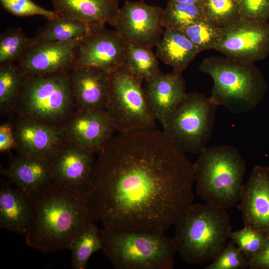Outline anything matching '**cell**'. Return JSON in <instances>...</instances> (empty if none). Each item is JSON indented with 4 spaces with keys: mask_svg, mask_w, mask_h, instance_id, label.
<instances>
[{
    "mask_svg": "<svg viewBox=\"0 0 269 269\" xmlns=\"http://www.w3.org/2000/svg\"><path fill=\"white\" fill-rule=\"evenodd\" d=\"M193 164L162 132L118 133L97 154L86 197L103 228L165 232L194 203Z\"/></svg>",
    "mask_w": 269,
    "mask_h": 269,
    "instance_id": "6da1fadb",
    "label": "cell"
},
{
    "mask_svg": "<svg viewBox=\"0 0 269 269\" xmlns=\"http://www.w3.org/2000/svg\"><path fill=\"white\" fill-rule=\"evenodd\" d=\"M33 218L26 244L44 254L68 249L95 222L86 195L52 181L31 194Z\"/></svg>",
    "mask_w": 269,
    "mask_h": 269,
    "instance_id": "7a4b0ae2",
    "label": "cell"
},
{
    "mask_svg": "<svg viewBox=\"0 0 269 269\" xmlns=\"http://www.w3.org/2000/svg\"><path fill=\"white\" fill-rule=\"evenodd\" d=\"M176 253L190 265L211 263L226 247L232 226L226 209L210 203H193L174 226Z\"/></svg>",
    "mask_w": 269,
    "mask_h": 269,
    "instance_id": "3957f363",
    "label": "cell"
},
{
    "mask_svg": "<svg viewBox=\"0 0 269 269\" xmlns=\"http://www.w3.org/2000/svg\"><path fill=\"white\" fill-rule=\"evenodd\" d=\"M199 69L213 80L212 101L232 114H242L255 109L268 89L263 74L253 63L212 56L204 59Z\"/></svg>",
    "mask_w": 269,
    "mask_h": 269,
    "instance_id": "277c9868",
    "label": "cell"
},
{
    "mask_svg": "<svg viewBox=\"0 0 269 269\" xmlns=\"http://www.w3.org/2000/svg\"><path fill=\"white\" fill-rule=\"evenodd\" d=\"M102 251L116 269H172L176 253L164 232L120 228L100 230Z\"/></svg>",
    "mask_w": 269,
    "mask_h": 269,
    "instance_id": "5b68a950",
    "label": "cell"
},
{
    "mask_svg": "<svg viewBox=\"0 0 269 269\" xmlns=\"http://www.w3.org/2000/svg\"><path fill=\"white\" fill-rule=\"evenodd\" d=\"M246 163L228 145L206 147L193 164L197 194L206 202L225 209L239 201Z\"/></svg>",
    "mask_w": 269,
    "mask_h": 269,
    "instance_id": "8992f818",
    "label": "cell"
},
{
    "mask_svg": "<svg viewBox=\"0 0 269 269\" xmlns=\"http://www.w3.org/2000/svg\"><path fill=\"white\" fill-rule=\"evenodd\" d=\"M75 111L69 72L25 75L16 117L62 126Z\"/></svg>",
    "mask_w": 269,
    "mask_h": 269,
    "instance_id": "52a82bcc",
    "label": "cell"
},
{
    "mask_svg": "<svg viewBox=\"0 0 269 269\" xmlns=\"http://www.w3.org/2000/svg\"><path fill=\"white\" fill-rule=\"evenodd\" d=\"M217 107L202 94L187 93L161 124L162 132L182 153L199 154L211 138Z\"/></svg>",
    "mask_w": 269,
    "mask_h": 269,
    "instance_id": "ba28073f",
    "label": "cell"
},
{
    "mask_svg": "<svg viewBox=\"0 0 269 269\" xmlns=\"http://www.w3.org/2000/svg\"><path fill=\"white\" fill-rule=\"evenodd\" d=\"M143 82L126 65L109 73L106 111L118 133L155 129L157 120L146 98Z\"/></svg>",
    "mask_w": 269,
    "mask_h": 269,
    "instance_id": "9c48e42d",
    "label": "cell"
},
{
    "mask_svg": "<svg viewBox=\"0 0 269 269\" xmlns=\"http://www.w3.org/2000/svg\"><path fill=\"white\" fill-rule=\"evenodd\" d=\"M216 50L241 61L264 59L269 54V22L241 18L222 27Z\"/></svg>",
    "mask_w": 269,
    "mask_h": 269,
    "instance_id": "30bf717a",
    "label": "cell"
},
{
    "mask_svg": "<svg viewBox=\"0 0 269 269\" xmlns=\"http://www.w3.org/2000/svg\"><path fill=\"white\" fill-rule=\"evenodd\" d=\"M163 9L143 1H125L114 26L126 44L152 48L157 46L163 31Z\"/></svg>",
    "mask_w": 269,
    "mask_h": 269,
    "instance_id": "8fae6325",
    "label": "cell"
},
{
    "mask_svg": "<svg viewBox=\"0 0 269 269\" xmlns=\"http://www.w3.org/2000/svg\"><path fill=\"white\" fill-rule=\"evenodd\" d=\"M126 42L116 30H92L78 41L72 68L92 67L110 73L126 65Z\"/></svg>",
    "mask_w": 269,
    "mask_h": 269,
    "instance_id": "7c38bea8",
    "label": "cell"
},
{
    "mask_svg": "<svg viewBox=\"0 0 269 269\" xmlns=\"http://www.w3.org/2000/svg\"><path fill=\"white\" fill-rule=\"evenodd\" d=\"M97 154L67 140L50 160L51 181L86 195Z\"/></svg>",
    "mask_w": 269,
    "mask_h": 269,
    "instance_id": "4fadbf2b",
    "label": "cell"
},
{
    "mask_svg": "<svg viewBox=\"0 0 269 269\" xmlns=\"http://www.w3.org/2000/svg\"><path fill=\"white\" fill-rule=\"evenodd\" d=\"M12 123L19 154L51 159L67 141L62 126L18 117Z\"/></svg>",
    "mask_w": 269,
    "mask_h": 269,
    "instance_id": "5bb4252c",
    "label": "cell"
},
{
    "mask_svg": "<svg viewBox=\"0 0 269 269\" xmlns=\"http://www.w3.org/2000/svg\"><path fill=\"white\" fill-rule=\"evenodd\" d=\"M62 126L67 140L97 153L116 132L106 110H75Z\"/></svg>",
    "mask_w": 269,
    "mask_h": 269,
    "instance_id": "9a60e30c",
    "label": "cell"
},
{
    "mask_svg": "<svg viewBox=\"0 0 269 269\" xmlns=\"http://www.w3.org/2000/svg\"><path fill=\"white\" fill-rule=\"evenodd\" d=\"M238 209L244 226L269 237V167L257 165L241 191Z\"/></svg>",
    "mask_w": 269,
    "mask_h": 269,
    "instance_id": "2e32d148",
    "label": "cell"
},
{
    "mask_svg": "<svg viewBox=\"0 0 269 269\" xmlns=\"http://www.w3.org/2000/svg\"><path fill=\"white\" fill-rule=\"evenodd\" d=\"M80 39L34 44L17 63L25 75L69 72Z\"/></svg>",
    "mask_w": 269,
    "mask_h": 269,
    "instance_id": "e0dca14e",
    "label": "cell"
},
{
    "mask_svg": "<svg viewBox=\"0 0 269 269\" xmlns=\"http://www.w3.org/2000/svg\"><path fill=\"white\" fill-rule=\"evenodd\" d=\"M69 78L75 110H106L109 73L92 67L73 68Z\"/></svg>",
    "mask_w": 269,
    "mask_h": 269,
    "instance_id": "ac0fdd59",
    "label": "cell"
},
{
    "mask_svg": "<svg viewBox=\"0 0 269 269\" xmlns=\"http://www.w3.org/2000/svg\"><path fill=\"white\" fill-rule=\"evenodd\" d=\"M143 89L157 121L161 125L186 95L182 71H161L144 81Z\"/></svg>",
    "mask_w": 269,
    "mask_h": 269,
    "instance_id": "d6986e66",
    "label": "cell"
},
{
    "mask_svg": "<svg viewBox=\"0 0 269 269\" xmlns=\"http://www.w3.org/2000/svg\"><path fill=\"white\" fill-rule=\"evenodd\" d=\"M59 17L79 21L92 30L115 26L119 16L120 0H50Z\"/></svg>",
    "mask_w": 269,
    "mask_h": 269,
    "instance_id": "ffe728a7",
    "label": "cell"
},
{
    "mask_svg": "<svg viewBox=\"0 0 269 269\" xmlns=\"http://www.w3.org/2000/svg\"><path fill=\"white\" fill-rule=\"evenodd\" d=\"M33 208L31 195L7 180L0 184V228L25 236L31 226Z\"/></svg>",
    "mask_w": 269,
    "mask_h": 269,
    "instance_id": "44dd1931",
    "label": "cell"
},
{
    "mask_svg": "<svg viewBox=\"0 0 269 269\" xmlns=\"http://www.w3.org/2000/svg\"><path fill=\"white\" fill-rule=\"evenodd\" d=\"M50 160L18 153L1 172L14 186L31 195L51 181Z\"/></svg>",
    "mask_w": 269,
    "mask_h": 269,
    "instance_id": "7402d4cb",
    "label": "cell"
},
{
    "mask_svg": "<svg viewBox=\"0 0 269 269\" xmlns=\"http://www.w3.org/2000/svg\"><path fill=\"white\" fill-rule=\"evenodd\" d=\"M156 47L158 58L174 69L182 71L200 53L187 36L175 28H165Z\"/></svg>",
    "mask_w": 269,
    "mask_h": 269,
    "instance_id": "603a6c76",
    "label": "cell"
},
{
    "mask_svg": "<svg viewBox=\"0 0 269 269\" xmlns=\"http://www.w3.org/2000/svg\"><path fill=\"white\" fill-rule=\"evenodd\" d=\"M25 75L16 62L0 65V112L2 116L14 114Z\"/></svg>",
    "mask_w": 269,
    "mask_h": 269,
    "instance_id": "cb8c5ba5",
    "label": "cell"
},
{
    "mask_svg": "<svg viewBox=\"0 0 269 269\" xmlns=\"http://www.w3.org/2000/svg\"><path fill=\"white\" fill-rule=\"evenodd\" d=\"M47 20V22L38 29L33 38V44L81 38L92 31L89 26L76 20L60 17Z\"/></svg>",
    "mask_w": 269,
    "mask_h": 269,
    "instance_id": "d4e9b609",
    "label": "cell"
},
{
    "mask_svg": "<svg viewBox=\"0 0 269 269\" xmlns=\"http://www.w3.org/2000/svg\"><path fill=\"white\" fill-rule=\"evenodd\" d=\"M90 226L74 239L68 246L72 253L71 266L73 269H85L91 256L102 250L100 230L95 225Z\"/></svg>",
    "mask_w": 269,
    "mask_h": 269,
    "instance_id": "484cf974",
    "label": "cell"
},
{
    "mask_svg": "<svg viewBox=\"0 0 269 269\" xmlns=\"http://www.w3.org/2000/svg\"><path fill=\"white\" fill-rule=\"evenodd\" d=\"M126 66L143 81L160 71L157 57L151 48L126 44Z\"/></svg>",
    "mask_w": 269,
    "mask_h": 269,
    "instance_id": "4316f807",
    "label": "cell"
},
{
    "mask_svg": "<svg viewBox=\"0 0 269 269\" xmlns=\"http://www.w3.org/2000/svg\"><path fill=\"white\" fill-rule=\"evenodd\" d=\"M33 45L21 27L6 28L0 34V65L17 63Z\"/></svg>",
    "mask_w": 269,
    "mask_h": 269,
    "instance_id": "83f0119b",
    "label": "cell"
},
{
    "mask_svg": "<svg viewBox=\"0 0 269 269\" xmlns=\"http://www.w3.org/2000/svg\"><path fill=\"white\" fill-rule=\"evenodd\" d=\"M204 18L202 5L189 4L169 0L163 9V26L165 29H179Z\"/></svg>",
    "mask_w": 269,
    "mask_h": 269,
    "instance_id": "f1b7e54d",
    "label": "cell"
},
{
    "mask_svg": "<svg viewBox=\"0 0 269 269\" xmlns=\"http://www.w3.org/2000/svg\"><path fill=\"white\" fill-rule=\"evenodd\" d=\"M205 18L220 28L242 18L239 0H205Z\"/></svg>",
    "mask_w": 269,
    "mask_h": 269,
    "instance_id": "f546056e",
    "label": "cell"
},
{
    "mask_svg": "<svg viewBox=\"0 0 269 269\" xmlns=\"http://www.w3.org/2000/svg\"><path fill=\"white\" fill-rule=\"evenodd\" d=\"M179 30L187 36L200 52L216 50L220 38L221 28L204 18Z\"/></svg>",
    "mask_w": 269,
    "mask_h": 269,
    "instance_id": "4dcf8cb0",
    "label": "cell"
},
{
    "mask_svg": "<svg viewBox=\"0 0 269 269\" xmlns=\"http://www.w3.org/2000/svg\"><path fill=\"white\" fill-rule=\"evenodd\" d=\"M268 238L259 230L244 226L232 232L230 240L239 247L249 262L260 252Z\"/></svg>",
    "mask_w": 269,
    "mask_h": 269,
    "instance_id": "1f68e13d",
    "label": "cell"
},
{
    "mask_svg": "<svg viewBox=\"0 0 269 269\" xmlns=\"http://www.w3.org/2000/svg\"><path fill=\"white\" fill-rule=\"evenodd\" d=\"M249 268L247 258L231 240L220 255L204 268L205 269H246Z\"/></svg>",
    "mask_w": 269,
    "mask_h": 269,
    "instance_id": "d6a6232c",
    "label": "cell"
},
{
    "mask_svg": "<svg viewBox=\"0 0 269 269\" xmlns=\"http://www.w3.org/2000/svg\"><path fill=\"white\" fill-rule=\"evenodd\" d=\"M0 2L4 9L19 17L40 15L47 19L59 17L54 10L44 8L32 0H0Z\"/></svg>",
    "mask_w": 269,
    "mask_h": 269,
    "instance_id": "836d02e7",
    "label": "cell"
},
{
    "mask_svg": "<svg viewBox=\"0 0 269 269\" xmlns=\"http://www.w3.org/2000/svg\"><path fill=\"white\" fill-rule=\"evenodd\" d=\"M242 18L267 22L269 19V0H239Z\"/></svg>",
    "mask_w": 269,
    "mask_h": 269,
    "instance_id": "e575fe53",
    "label": "cell"
},
{
    "mask_svg": "<svg viewBox=\"0 0 269 269\" xmlns=\"http://www.w3.org/2000/svg\"><path fill=\"white\" fill-rule=\"evenodd\" d=\"M16 148L12 122L0 126V152H5Z\"/></svg>",
    "mask_w": 269,
    "mask_h": 269,
    "instance_id": "d590c367",
    "label": "cell"
},
{
    "mask_svg": "<svg viewBox=\"0 0 269 269\" xmlns=\"http://www.w3.org/2000/svg\"><path fill=\"white\" fill-rule=\"evenodd\" d=\"M250 269H269V237L260 252L249 262Z\"/></svg>",
    "mask_w": 269,
    "mask_h": 269,
    "instance_id": "8d00e7d4",
    "label": "cell"
},
{
    "mask_svg": "<svg viewBox=\"0 0 269 269\" xmlns=\"http://www.w3.org/2000/svg\"><path fill=\"white\" fill-rule=\"evenodd\" d=\"M173 1L195 5H202L205 0H171Z\"/></svg>",
    "mask_w": 269,
    "mask_h": 269,
    "instance_id": "74e56055",
    "label": "cell"
}]
</instances>
